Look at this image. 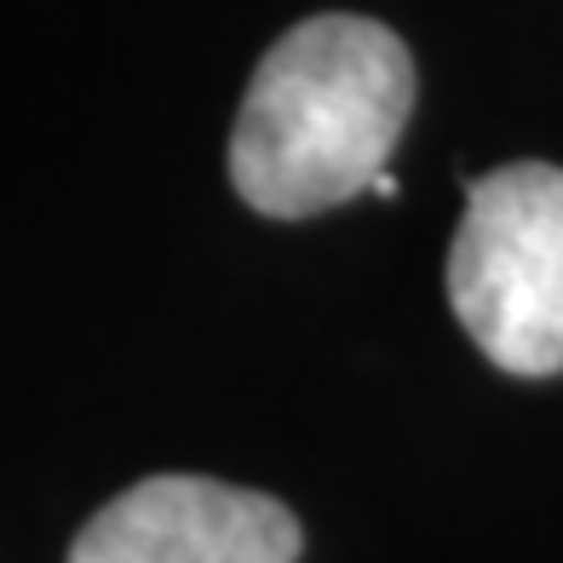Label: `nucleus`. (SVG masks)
Segmentation results:
<instances>
[{
	"label": "nucleus",
	"mask_w": 563,
	"mask_h": 563,
	"mask_svg": "<svg viewBox=\"0 0 563 563\" xmlns=\"http://www.w3.org/2000/svg\"><path fill=\"white\" fill-rule=\"evenodd\" d=\"M415 110V58L374 18H305L260 58L230 133V185L265 219H311L386 173Z\"/></svg>",
	"instance_id": "f257e3e1"
},
{
	"label": "nucleus",
	"mask_w": 563,
	"mask_h": 563,
	"mask_svg": "<svg viewBox=\"0 0 563 563\" xmlns=\"http://www.w3.org/2000/svg\"><path fill=\"white\" fill-rule=\"evenodd\" d=\"M449 305L495 368L563 374V167L511 162L466 185Z\"/></svg>",
	"instance_id": "f03ea898"
},
{
	"label": "nucleus",
	"mask_w": 563,
	"mask_h": 563,
	"mask_svg": "<svg viewBox=\"0 0 563 563\" xmlns=\"http://www.w3.org/2000/svg\"><path fill=\"white\" fill-rule=\"evenodd\" d=\"M299 518L219 477H144L75 534L69 563H299Z\"/></svg>",
	"instance_id": "7ed1b4c3"
}]
</instances>
